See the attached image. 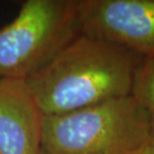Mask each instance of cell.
Returning a JSON list of instances; mask_svg holds the SVG:
<instances>
[{
	"label": "cell",
	"instance_id": "7a4b0ae2",
	"mask_svg": "<svg viewBox=\"0 0 154 154\" xmlns=\"http://www.w3.org/2000/svg\"><path fill=\"white\" fill-rule=\"evenodd\" d=\"M150 139L148 115L130 95L44 116L41 154H127Z\"/></svg>",
	"mask_w": 154,
	"mask_h": 154
},
{
	"label": "cell",
	"instance_id": "8992f818",
	"mask_svg": "<svg viewBox=\"0 0 154 154\" xmlns=\"http://www.w3.org/2000/svg\"><path fill=\"white\" fill-rule=\"evenodd\" d=\"M131 95L148 115L154 138V56L142 58L135 73Z\"/></svg>",
	"mask_w": 154,
	"mask_h": 154
},
{
	"label": "cell",
	"instance_id": "277c9868",
	"mask_svg": "<svg viewBox=\"0 0 154 154\" xmlns=\"http://www.w3.org/2000/svg\"><path fill=\"white\" fill-rule=\"evenodd\" d=\"M79 34L154 56V0H77Z\"/></svg>",
	"mask_w": 154,
	"mask_h": 154
},
{
	"label": "cell",
	"instance_id": "52a82bcc",
	"mask_svg": "<svg viewBox=\"0 0 154 154\" xmlns=\"http://www.w3.org/2000/svg\"><path fill=\"white\" fill-rule=\"evenodd\" d=\"M127 154H154V138Z\"/></svg>",
	"mask_w": 154,
	"mask_h": 154
},
{
	"label": "cell",
	"instance_id": "6da1fadb",
	"mask_svg": "<svg viewBox=\"0 0 154 154\" xmlns=\"http://www.w3.org/2000/svg\"><path fill=\"white\" fill-rule=\"evenodd\" d=\"M142 56L114 43L79 34L25 81L44 116L130 96Z\"/></svg>",
	"mask_w": 154,
	"mask_h": 154
},
{
	"label": "cell",
	"instance_id": "5b68a950",
	"mask_svg": "<svg viewBox=\"0 0 154 154\" xmlns=\"http://www.w3.org/2000/svg\"><path fill=\"white\" fill-rule=\"evenodd\" d=\"M44 115L24 79H0V154H41Z\"/></svg>",
	"mask_w": 154,
	"mask_h": 154
},
{
	"label": "cell",
	"instance_id": "3957f363",
	"mask_svg": "<svg viewBox=\"0 0 154 154\" xmlns=\"http://www.w3.org/2000/svg\"><path fill=\"white\" fill-rule=\"evenodd\" d=\"M78 35L77 0H26L0 29V79L26 80Z\"/></svg>",
	"mask_w": 154,
	"mask_h": 154
}]
</instances>
